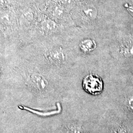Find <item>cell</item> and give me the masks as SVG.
I'll return each mask as SVG.
<instances>
[{"label": "cell", "mask_w": 133, "mask_h": 133, "mask_svg": "<svg viewBox=\"0 0 133 133\" xmlns=\"http://www.w3.org/2000/svg\"><path fill=\"white\" fill-rule=\"evenodd\" d=\"M99 117L95 119L79 117H71L63 124L56 133H83L96 122Z\"/></svg>", "instance_id": "6da1fadb"}, {"label": "cell", "mask_w": 133, "mask_h": 133, "mask_svg": "<svg viewBox=\"0 0 133 133\" xmlns=\"http://www.w3.org/2000/svg\"><path fill=\"white\" fill-rule=\"evenodd\" d=\"M82 87L87 94L92 96H98L103 92L104 82L100 76L91 74L83 78Z\"/></svg>", "instance_id": "7a4b0ae2"}, {"label": "cell", "mask_w": 133, "mask_h": 133, "mask_svg": "<svg viewBox=\"0 0 133 133\" xmlns=\"http://www.w3.org/2000/svg\"><path fill=\"white\" fill-rule=\"evenodd\" d=\"M31 78L34 85L40 92L45 93L48 91L49 83L44 76L38 73H35L31 76Z\"/></svg>", "instance_id": "3957f363"}, {"label": "cell", "mask_w": 133, "mask_h": 133, "mask_svg": "<svg viewBox=\"0 0 133 133\" xmlns=\"http://www.w3.org/2000/svg\"><path fill=\"white\" fill-rule=\"evenodd\" d=\"M82 11L86 17L91 20H95L98 16V10L94 5L87 4L83 6Z\"/></svg>", "instance_id": "277c9868"}, {"label": "cell", "mask_w": 133, "mask_h": 133, "mask_svg": "<svg viewBox=\"0 0 133 133\" xmlns=\"http://www.w3.org/2000/svg\"><path fill=\"white\" fill-rule=\"evenodd\" d=\"M48 57L52 62L59 64L64 62L65 59L64 53L60 49H55L50 52Z\"/></svg>", "instance_id": "5b68a950"}, {"label": "cell", "mask_w": 133, "mask_h": 133, "mask_svg": "<svg viewBox=\"0 0 133 133\" xmlns=\"http://www.w3.org/2000/svg\"><path fill=\"white\" fill-rule=\"evenodd\" d=\"M79 46L84 52L88 53L94 50L97 46V44L95 41L88 38L81 41Z\"/></svg>", "instance_id": "8992f818"}, {"label": "cell", "mask_w": 133, "mask_h": 133, "mask_svg": "<svg viewBox=\"0 0 133 133\" xmlns=\"http://www.w3.org/2000/svg\"><path fill=\"white\" fill-rule=\"evenodd\" d=\"M120 52L124 56L133 57V40H129L122 45Z\"/></svg>", "instance_id": "52a82bcc"}, {"label": "cell", "mask_w": 133, "mask_h": 133, "mask_svg": "<svg viewBox=\"0 0 133 133\" xmlns=\"http://www.w3.org/2000/svg\"><path fill=\"white\" fill-rule=\"evenodd\" d=\"M42 28L46 32H53L56 31L57 25L54 21L47 19L43 21L42 23Z\"/></svg>", "instance_id": "ba28073f"}, {"label": "cell", "mask_w": 133, "mask_h": 133, "mask_svg": "<svg viewBox=\"0 0 133 133\" xmlns=\"http://www.w3.org/2000/svg\"><path fill=\"white\" fill-rule=\"evenodd\" d=\"M58 2L64 8H71L73 4L72 0H58Z\"/></svg>", "instance_id": "9c48e42d"}, {"label": "cell", "mask_w": 133, "mask_h": 133, "mask_svg": "<svg viewBox=\"0 0 133 133\" xmlns=\"http://www.w3.org/2000/svg\"><path fill=\"white\" fill-rule=\"evenodd\" d=\"M98 119L91 127L87 130L85 132L83 133H100V131L98 128Z\"/></svg>", "instance_id": "30bf717a"}, {"label": "cell", "mask_w": 133, "mask_h": 133, "mask_svg": "<svg viewBox=\"0 0 133 133\" xmlns=\"http://www.w3.org/2000/svg\"><path fill=\"white\" fill-rule=\"evenodd\" d=\"M64 9V8L62 6H61L60 5H59L58 6L56 7V8L54 9V13L55 15L57 17H60L62 15V14H63V12H64L63 9Z\"/></svg>", "instance_id": "8fae6325"}, {"label": "cell", "mask_w": 133, "mask_h": 133, "mask_svg": "<svg viewBox=\"0 0 133 133\" xmlns=\"http://www.w3.org/2000/svg\"><path fill=\"white\" fill-rule=\"evenodd\" d=\"M128 10L131 12L133 14V6H130L128 9Z\"/></svg>", "instance_id": "7c38bea8"}]
</instances>
